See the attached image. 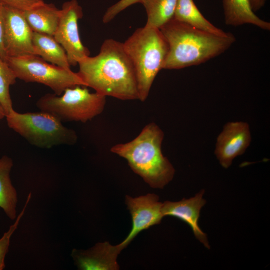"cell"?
Segmentation results:
<instances>
[{"instance_id":"cell-23","label":"cell","mask_w":270,"mask_h":270,"mask_svg":"<svg viewBox=\"0 0 270 270\" xmlns=\"http://www.w3.org/2000/svg\"><path fill=\"white\" fill-rule=\"evenodd\" d=\"M44 0H0L2 5L22 11L31 10L44 3Z\"/></svg>"},{"instance_id":"cell-4","label":"cell","mask_w":270,"mask_h":270,"mask_svg":"<svg viewBox=\"0 0 270 270\" xmlns=\"http://www.w3.org/2000/svg\"><path fill=\"white\" fill-rule=\"evenodd\" d=\"M122 44L135 70L138 100L144 102L156 76L163 69L168 44L160 29L145 26L136 30Z\"/></svg>"},{"instance_id":"cell-26","label":"cell","mask_w":270,"mask_h":270,"mask_svg":"<svg viewBox=\"0 0 270 270\" xmlns=\"http://www.w3.org/2000/svg\"><path fill=\"white\" fill-rule=\"evenodd\" d=\"M6 114L5 111H4L2 105L0 103V120H2L4 117H6Z\"/></svg>"},{"instance_id":"cell-2","label":"cell","mask_w":270,"mask_h":270,"mask_svg":"<svg viewBox=\"0 0 270 270\" xmlns=\"http://www.w3.org/2000/svg\"><path fill=\"white\" fill-rule=\"evenodd\" d=\"M168 45L163 69H181L198 65L222 54L235 42L227 36L204 31L174 18L160 28Z\"/></svg>"},{"instance_id":"cell-10","label":"cell","mask_w":270,"mask_h":270,"mask_svg":"<svg viewBox=\"0 0 270 270\" xmlns=\"http://www.w3.org/2000/svg\"><path fill=\"white\" fill-rule=\"evenodd\" d=\"M158 196L148 194L145 196L132 198L126 196V203L132 220L131 230L126 238L116 245L120 252L142 231L159 224L162 218V203L158 200Z\"/></svg>"},{"instance_id":"cell-15","label":"cell","mask_w":270,"mask_h":270,"mask_svg":"<svg viewBox=\"0 0 270 270\" xmlns=\"http://www.w3.org/2000/svg\"><path fill=\"white\" fill-rule=\"evenodd\" d=\"M61 11L53 4H41L24 14L34 32L54 36L60 19Z\"/></svg>"},{"instance_id":"cell-25","label":"cell","mask_w":270,"mask_h":270,"mask_svg":"<svg viewBox=\"0 0 270 270\" xmlns=\"http://www.w3.org/2000/svg\"><path fill=\"white\" fill-rule=\"evenodd\" d=\"M266 0H250V5L254 12H257L262 8Z\"/></svg>"},{"instance_id":"cell-21","label":"cell","mask_w":270,"mask_h":270,"mask_svg":"<svg viewBox=\"0 0 270 270\" xmlns=\"http://www.w3.org/2000/svg\"><path fill=\"white\" fill-rule=\"evenodd\" d=\"M31 198V192L27 198L26 202L20 214L17 216L14 223L10 226L8 232H6L0 238V270L5 268L4 258L7 254L10 246V238L12 235L17 228L20 218L22 217L28 202Z\"/></svg>"},{"instance_id":"cell-14","label":"cell","mask_w":270,"mask_h":270,"mask_svg":"<svg viewBox=\"0 0 270 270\" xmlns=\"http://www.w3.org/2000/svg\"><path fill=\"white\" fill-rule=\"evenodd\" d=\"M224 21L227 25L252 24L266 30L270 23L258 16L252 10L250 0H222Z\"/></svg>"},{"instance_id":"cell-24","label":"cell","mask_w":270,"mask_h":270,"mask_svg":"<svg viewBox=\"0 0 270 270\" xmlns=\"http://www.w3.org/2000/svg\"><path fill=\"white\" fill-rule=\"evenodd\" d=\"M4 6L0 3V58L6 61V56L4 45Z\"/></svg>"},{"instance_id":"cell-9","label":"cell","mask_w":270,"mask_h":270,"mask_svg":"<svg viewBox=\"0 0 270 270\" xmlns=\"http://www.w3.org/2000/svg\"><path fill=\"white\" fill-rule=\"evenodd\" d=\"M4 6V45L6 57L34 54V32L25 18L24 11Z\"/></svg>"},{"instance_id":"cell-13","label":"cell","mask_w":270,"mask_h":270,"mask_svg":"<svg viewBox=\"0 0 270 270\" xmlns=\"http://www.w3.org/2000/svg\"><path fill=\"white\" fill-rule=\"evenodd\" d=\"M120 252L116 246L106 242L96 244L88 250L74 249L72 256L80 270H116V258Z\"/></svg>"},{"instance_id":"cell-19","label":"cell","mask_w":270,"mask_h":270,"mask_svg":"<svg viewBox=\"0 0 270 270\" xmlns=\"http://www.w3.org/2000/svg\"><path fill=\"white\" fill-rule=\"evenodd\" d=\"M177 0H141L147 16L145 26L160 29L174 16Z\"/></svg>"},{"instance_id":"cell-7","label":"cell","mask_w":270,"mask_h":270,"mask_svg":"<svg viewBox=\"0 0 270 270\" xmlns=\"http://www.w3.org/2000/svg\"><path fill=\"white\" fill-rule=\"evenodd\" d=\"M6 62L16 78L26 82L43 84L50 88L58 96L61 95L67 88L76 86H86L77 72L70 68L48 63L36 55L8 57Z\"/></svg>"},{"instance_id":"cell-12","label":"cell","mask_w":270,"mask_h":270,"mask_svg":"<svg viewBox=\"0 0 270 270\" xmlns=\"http://www.w3.org/2000/svg\"><path fill=\"white\" fill-rule=\"evenodd\" d=\"M204 193V190H202L188 199L183 198L175 202L166 201L162 203V213L164 216H174L186 222L190 226L196 238L209 249L206 235L198 224L200 210L206 202L202 198Z\"/></svg>"},{"instance_id":"cell-6","label":"cell","mask_w":270,"mask_h":270,"mask_svg":"<svg viewBox=\"0 0 270 270\" xmlns=\"http://www.w3.org/2000/svg\"><path fill=\"white\" fill-rule=\"evenodd\" d=\"M84 86L66 88L60 96L46 94L40 97L36 105L40 110L47 112L62 122H86L104 110L106 96L96 92H90Z\"/></svg>"},{"instance_id":"cell-3","label":"cell","mask_w":270,"mask_h":270,"mask_svg":"<svg viewBox=\"0 0 270 270\" xmlns=\"http://www.w3.org/2000/svg\"><path fill=\"white\" fill-rule=\"evenodd\" d=\"M164 137L162 129L150 122L132 140L114 145L110 152L126 159L133 172L150 187L162 188L172 180L175 172L162 152Z\"/></svg>"},{"instance_id":"cell-22","label":"cell","mask_w":270,"mask_h":270,"mask_svg":"<svg viewBox=\"0 0 270 270\" xmlns=\"http://www.w3.org/2000/svg\"><path fill=\"white\" fill-rule=\"evenodd\" d=\"M140 1L141 0H120L106 10L102 17V22L104 24L108 23L122 11L134 4L140 3Z\"/></svg>"},{"instance_id":"cell-16","label":"cell","mask_w":270,"mask_h":270,"mask_svg":"<svg viewBox=\"0 0 270 270\" xmlns=\"http://www.w3.org/2000/svg\"><path fill=\"white\" fill-rule=\"evenodd\" d=\"M32 46L34 55L52 64L70 68L66 51L54 36L34 32Z\"/></svg>"},{"instance_id":"cell-5","label":"cell","mask_w":270,"mask_h":270,"mask_svg":"<svg viewBox=\"0 0 270 270\" xmlns=\"http://www.w3.org/2000/svg\"><path fill=\"white\" fill-rule=\"evenodd\" d=\"M6 118L10 128L38 148L72 145L78 140L74 130L66 127L60 120L47 112L20 113L12 110Z\"/></svg>"},{"instance_id":"cell-17","label":"cell","mask_w":270,"mask_h":270,"mask_svg":"<svg viewBox=\"0 0 270 270\" xmlns=\"http://www.w3.org/2000/svg\"><path fill=\"white\" fill-rule=\"evenodd\" d=\"M174 18L217 36H227L231 34L224 32L207 20L200 12L193 0H177Z\"/></svg>"},{"instance_id":"cell-8","label":"cell","mask_w":270,"mask_h":270,"mask_svg":"<svg viewBox=\"0 0 270 270\" xmlns=\"http://www.w3.org/2000/svg\"><path fill=\"white\" fill-rule=\"evenodd\" d=\"M60 11L54 37L66 51L70 66H74L90 54L89 50L82 44L79 34L78 22L82 18V9L77 0H70L62 4Z\"/></svg>"},{"instance_id":"cell-1","label":"cell","mask_w":270,"mask_h":270,"mask_svg":"<svg viewBox=\"0 0 270 270\" xmlns=\"http://www.w3.org/2000/svg\"><path fill=\"white\" fill-rule=\"evenodd\" d=\"M78 64V76L96 92L121 100H138L135 70L122 42L106 39L97 55L86 56Z\"/></svg>"},{"instance_id":"cell-18","label":"cell","mask_w":270,"mask_h":270,"mask_svg":"<svg viewBox=\"0 0 270 270\" xmlns=\"http://www.w3.org/2000/svg\"><path fill=\"white\" fill-rule=\"evenodd\" d=\"M12 166V160L8 156H4L0 158V207L12 220L16 218L18 202L16 192L10 178Z\"/></svg>"},{"instance_id":"cell-20","label":"cell","mask_w":270,"mask_h":270,"mask_svg":"<svg viewBox=\"0 0 270 270\" xmlns=\"http://www.w3.org/2000/svg\"><path fill=\"white\" fill-rule=\"evenodd\" d=\"M16 79V77L8 64L0 58V103L6 116L14 110L10 88L15 84Z\"/></svg>"},{"instance_id":"cell-11","label":"cell","mask_w":270,"mask_h":270,"mask_svg":"<svg viewBox=\"0 0 270 270\" xmlns=\"http://www.w3.org/2000/svg\"><path fill=\"white\" fill-rule=\"evenodd\" d=\"M251 141L249 125L244 122L226 123L218 135L215 154L220 165L228 168L234 159L243 154Z\"/></svg>"}]
</instances>
